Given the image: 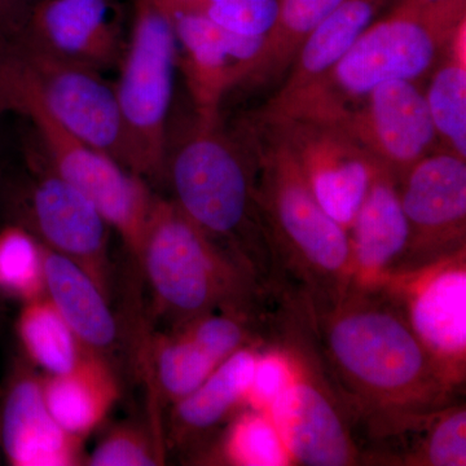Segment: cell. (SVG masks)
Instances as JSON below:
<instances>
[{
  "label": "cell",
  "instance_id": "obj_16",
  "mask_svg": "<svg viewBox=\"0 0 466 466\" xmlns=\"http://www.w3.org/2000/svg\"><path fill=\"white\" fill-rule=\"evenodd\" d=\"M0 451L12 466L86 465L85 441L52 416L42 375L23 355L12 364L0 403Z\"/></svg>",
  "mask_w": 466,
  "mask_h": 466
},
{
  "label": "cell",
  "instance_id": "obj_9",
  "mask_svg": "<svg viewBox=\"0 0 466 466\" xmlns=\"http://www.w3.org/2000/svg\"><path fill=\"white\" fill-rule=\"evenodd\" d=\"M8 196L11 223L24 227L43 247L72 260L110 299L109 229L94 202L46 162Z\"/></svg>",
  "mask_w": 466,
  "mask_h": 466
},
{
  "label": "cell",
  "instance_id": "obj_7",
  "mask_svg": "<svg viewBox=\"0 0 466 466\" xmlns=\"http://www.w3.org/2000/svg\"><path fill=\"white\" fill-rule=\"evenodd\" d=\"M3 112L17 113L32 122L45 148L48 167L94 202L137 262L155 195L143 177L92 148L51 115L7 45L0 39Z\"/></svg>",
  "mask_w": 466,
  "mask_h": 466
},
{
  "label": "cell",
  "instance_id": "obj_24",
  "mask_svg": "<svg viewBox=\"0 0 466 466\" xmlns=\"http://www.w3.org/2000/svg\"><path fill=\"white\" fill-rule=\"evenodd\" d=\"M16 333L23 357L45 375L69 372L87 351L47 297L24 303Z\"/></svg>",
  "mask_w": 466,
  "mask_h": 466
},
{
  "label": "cell",
  "instance_id": "obj_4",
  "mask_svg": "<svg viewBox=\"0 0 466 466\" xmlns=\"http://www.w3.org/2000/svg\"><path fill=\"white\" fill-rule=\"evenodd\" d=\"M173 201L267 296L283 290L256 196V171L236 135L195 122L167 152L164 180Z\"/></svg>",
  "mask_w": 466,
  "mask_h": 466
},
{
  "label": "cell",
  "instance_id": "obj_19",
  "mask_svg": "<svg viewBox=\"0 0 466 466\" xmlns=\"http://www.w3.org/2000/svg\"><path fill=\"white\" fill-rule=\"evenodd\" d=\"M259 348L249 346L226 359L204 382L171 406L167 443L198 453L247 407Z\"/></svg>",
  "mask_w": 466,
  "mask_h": 466
},
{
  "label": "cell",
  "instance_id": "obj_22",
  "mask_svg": "<svg viewBox=\"0 0 466 466\" xmlns=\"http://www.w3.org/2000/svg\"><path fill=\"white\" fill-rule=\"evenodd\" d=\"M361 465L465 466V401L435 410L367 447Z\"/></svg>",
  "mask_w": 466,
  "mask_h": 466
},
{
  "label": "cell",
  "instance_id": "obj_37",
  "mask_svg": "<svg viewBox=\"0 0 466 466\" xmlns=\"http://www.w3.org/2000/svg\"><path fill=\"white\" fill-rule=\"evenodd\" d=\"M0 453H2V451H0Z\"/></svg>",
  "mask_w": 466,
  "mask_h": 466
},
{
  "label": "cell",
  "instance_id": "obj_11",
  "mask_svg": "<svg viewBox=\"0 0 466 466\" xmlns=\"http://www.w3.org/2000/svg\"><path fill=\"white\" fill-rule=\"evenodd\" d=\"M3 41L51 115L70 133L128 170L115 87L100 72L55 56L18 35Z\"/></svg>",
  "mask_w": 466,
  "mask_h": 466
},
{
  "label": "cell",
  "instance_id": "obj_21",
  "mask_svg": "<svg viewBox=\"0 0 466 466\" xmlns=\"http://www.w3.org/2000/svg\"><path fill=\"white\" fill-rule=\"evenodd\" d=\"M42 391L58 424L85 441L106 421L121 397V385L112 359L87 350L69 372L43 375Z\"/></svg>",
  "mask_w": 466,
  "mask_h": 466
},
{
  "label": "cell",
  "instance_id": "obj_32",
  "mask_svg": "<svg viewBox=\"0 0 466 466\" xmlns=\"http://www.w3.org/2000/svg\"><path fill=\"white\" fill-rule=\"evenodd\" d=\"M290 367L284 352L272 343L260 346L253 368L247 406L268 412L290 382Z\"/></svg>",
  "mask_w": 466,
  "mask_h": 466
},
{
  "label": "cell",
  "instance_id": "obj_28",
  "mask_svg": "<svg viewBox=\"0 0 466 466\" xmlns=\"http://www.w3.org/2000/svg\"><path fill=\"white\" fill-rule=\"evenodd\" d=\"M150 366L159 397L173 406L198 389L219 364L188 336L168 329L152 337Z\"/></svg>",
  "mask_w": 466,
  "mask_h": 466
},
{
  "label": "cell",
  "instance_id": "obj_13",
  "mask_svg": "<svg viewBox=\"0 0 466 466\" xmlns=\"http://www.w3.org/2000/svg\"><path fill=\"white\" fill-rule=\"evenodd\" d=\"M410 247L400 269L417 268L466 249V159L435 149L401 175Z\"/></svg>",
  "mask_w": 466,
  "mask_h": 466
},
{
  "label": "cell",
  "instance_id": "obj_6",
  "mask_svg": "<svg viewBox=\"0 0 466 466\" xmlns=\"http://www.w3.org/2000/svg\"><path fill=\"white\" fill-rule=\"evenodd\" d=\"M137 265L168 329L219 309L258 311L269 297L173 200L156 195Z\"/></svg>",
  "mask_w": 466,
  "mask_h": 466
},
{
  "label": "cell",
  "instance_id": "obj_33",
  "mask_svg": "<svg viewBox=\"0 0 466 466\" xmlns=\"http://www.w3.org/2000/svg\"><path fill=\"white\" fill-rule=\"evenodd\" d=\"M38 0H0V39L16 35Z\"/></svg>",
  "mask_w": 466,
  "mask_h": 466
},
{
  "label": "cell",
  "instance_id": "obj_30",
  "mask_svg": "<svg viewBox=\"0 0 466 466\" xmlns=\"http://www.w3.org/2000/svg\"><path fill=\"white\" fill-rule=\"evenodd\" d=\"M164 441L152 429L135 421L122 422L110 429L97 443L86 465L153 466L165 461Z\"/></svg>",
  "mask_w": 466,
  "mask_h": 466
},
{
  "label": "cell",
  "instance_id": "obj_5",
  "mask_svg": "<svg viewBox=\"0 0 466 466\" xmlns=\"http://www.w3.org/2000/svg\"><path fill=\"white\" fill-rule=\"evenodd\" d=\"M265 343L284 352L290 382L268 415L296 465H361L354 424L319 343L308 299L285 290L269 299ZM263 343V345H265Z\"/></svg>",
  "mask_w": 466,
  "mask_h": 466
},
{
  "label": "cell",
  "instance_id": "obj_2",
  "mask_svg": "<svg viewBox=\"0 0 466 466\" xmlns=\"http://www.w3.org/2000/svg\"><path fill=\"white\" fill-rule=\"evenodd\" d=\"M236 137L249 152L256 196L283 290L312 308L336 303L351 281L349 232L325 213L283 137L257 113Z\"/></svg>",
  "mask_w": 466,
  "mask_h": 466
},
{
  "label": "cell",
  "instance_id": "obj_10",
  "mask_svg": "<svg viewBox=\"0 0 466 466\" xmlns=\"http://www.w3.org/2000/svg\"><path fill=\"white\" fill-rule=\"evenodd\" d=\"M380 291L459 388L466 381V249L385 276Z\"/></svg>",
  "mask_w": 466,
  "mask_h": 466
},
{
  "label": "cell",
  "instance_id": "obj_36",
  "mask_svg": "<svg viewBox=\"0 0 466 466\" xmlns=\"http://www.w3.org/2000/svg\"><path fill=\"white\" fill-rule=\"evenodd\" d=\"M395 2H397V0H395ZM413 2L431 3V2H440V0H413Z\"/></svg>",
  "mask_w": 466,
  "mask_h": 466
},
{
  "label": "cell",
  "instance_id": "obj_15",
  "mask_svg": "<svg viewBox=\"0 0 466 466\" xmlns=\"http://www.w3.org/2000/svg\"><path fill=\"white\" fill-rule=\"evenodd\" d=\"M167 15L173 24L177 45L182 47V70L196 121L218 124L223 97L244 84L266 36L228 32L198 12L174 11Z\"/></svg>",
  "mask_w": 466,
  "mask_h": 466
},
{
  "label": "cell",
  "instance_id": "obj_34",
  "mask_svg": "<svg viewBox=\"0 0 466 466\" xmlns=\"http://www.w3.org/2000/svg\"><path fill=\"white\" fill-rule=\"evenodd\" d=\"M219 2H222V0H182V2L171 5V7L162 9H164L167 14L174 11L201 12L204 11L205 8L208 7V5Z\"/></svg>",
  "mask_w": 466,
  "mask_h": 466
},
{
  "label": "cell",
  "instance_id": "obj_29",
  "mask_svg": "<svg viewBox=\"0 0 466 466\" xmlns=\"http://www.w3.org/2000/svg\"><path fill=\"white\" fill-rule=\"evenodd\" d=\"M0 296L21 305L46 297L42 244L16 223L0 229Z\"/></svg>",
  "mask_w": 466,
  "mask_h": 466
},
{
  "label": "cell",
  "instance_id": "obj_35",
  "mask_svg": "<svg viewBox=\"0 0 466 466\" xmlns=\"http://www.w3.org/2000/svg\"><path fill=\"white\" fill-rule=\"evenodd\" d=\"M156 3L161 8L171 7V5H177V3L182 2V0H155Z\"/></svg>",
  "mask_w": 466,
  "mask_h": 466
},
{
  "label": "cell",
  "instance_id": "obj_8",
  "mask_svg": "<svg viewBox=\"0 0 466 466\" xmlns=\"http://www.w3.org/2000/svg\"><path fill=\"white\" fill-rule=\"evenodd\" d=\"M177 45L173 24L155 0H135L130 39L115 86L128 152V170L164 180L168 112Z\"/></svg>",
  "mask_w": 466,
  "mask_h": 466
},
{
  "label": "cell",
  "instance_id": "obj_27",
  "mask_svg": "<svg viewBox=\"0 0 466 466\" xmlns=\"http://www.w3.org/2000/svg\"><path fill=\"white\" fill-rule=\"evenodd\" d=\"M434 69L425 99L438 140L466 159V24Z\"/></svg>",
  "mask_w": 466,
  "mask_h": 466
},
{
  "label": "cell",
  "instance_id": "obj_14",
  "mask_svg": "<svg viewBox=\"0 0 466 466\" xmlns=\"http://www.w3.org/2000/svg\"><path fill=\"white\" fill-rule=\"evenodd\" d=\"M339 126L398 179L440 142L425 92L413 81L377 86Z\"/></svg>",
  "mask_w": 466,
  "mask_h": 466
},
{
  "label": "cell",
  "instance_id": "obj_18",
  "mask_svg": "<svg viewBox=\"0 0 466 466\" xmlns=\"http://www.w3.org/2000/svg\"><path fill=\"white\" fill-rule=\"evenodd\" d=\"M398 182L391 171L380 168L350 227L349 289L372 290L406 258L410 226L401 208Z\"/></svg>",
  "mask_w": 466,
  "mask_h": 466
},
{
  "label": "cell",
  "instance_id": "obj_26",
  "mask_svg": "<svg viewBox=\"0 0 466 466\" xmlns=\"http://www.w3.org/2000/svg\"><path fill=\"white\" fill-rule=\"evenodd\" d=\"M205 464L231 466L294 465L289 451L268 412L242 408L218 434L214 444L202 451ZM198 455V456H200ZM200 462V464H201Z\"/></svg>",
  "mask_w": 466,
  "mask_h": 466
},
{
  "label": "cell",
  "instance_id": "obj_23",
  "mask_svg": "<svg viewBox=\"0 0 466 466\" xmlns=\"http://www.w3.org/2000/svg\"><path fill=\"white\" fill-rule=\"evenodd\" d=\"M395 0H342L300 45L288 78L271 99H285L332 69L377 16Z\"/></svg>",
  "mask_w": 466,
  "mask_h": 466
},
{
  "label": "cell",
  "instance_id": "obj_1",
  "mask_svg": "<svg viewBox=\"0 0 466 466\" xmlns=\"http://www.w3.org/2000/svg\"><path fill=\"white\" fill-rule=\"evenodd\" d=\"M309 306L361 455L370 444L461 400L464 389L451 381L380 291L349 289L333 305Z\"/></svg>",
  "mask_w": 466,
  "mask_h": 466
},
{
  "label": "cell",
  "instance_id": "obj_20",
  "mask_svg": "<svg viewBox=\"0 0 466 466\" xmlns=\"http://www.w3.org/2000/svg\"><path fill=\"white\" fill-rule=\"evenodd\" d=\"M42 249L46 297L88 351L112 359L121 333L110 299L81 267L43 245Z\"/></svg>",
  "mask_w": 466,
  "mask_h": 466
},
{
  "label": "cell",
  "instance_id": "obj_17",
  "mask_svg": "<svg viewBox=\"0 0 466 466\" xmlns=\"http://www.w3.org/2000/svg\"><path fill=\"white\" fill-rule=\"evenodd\" d=\"M16 35L97 72L119 66L126 46L110 0H38Z\"/></svg>",
  "mask_w": 466,
  "mask_h": 466
},
{
  "label": "cell",
  "instance_id": "obj_12",
  "mask_svg": "<svg viewBox=\"0 0 466 466\" xmlns=\"http://www.w3.org/2000/svg\"><path fill=\"white\" fill-rule=\"evenodd\" d=\"M256 113L288 144L325 213L349 232L381 165L341 126Z\"/></svg>",
  "mask_w": 466,
  "mask_h": 466
},
{
  "label": "cell",
  "instance_id": "obj_3",
  "mask_svg": "<svg viewBox=\"0 0 466 466\" xmlns=\"http://www.w3.org/2000/svg\"><path fill=\"white\" fill-rule=\"evenodd\" d=\"M465 24L466 0H397L332 69L285 99H269L260 110L339 125L377 86L417 82L431 72Z\"/></svg>",
  "mask_w": 466,
  "mask_h": 466
},
{
  "label": "cell",
  "instance_id": "obj_25",
  "mask_svg": "<svg viewBox=\"0 0 466 466\" xmlns=\"http://www.w3.org/2000/svg\"><path fill=\"white\" fill-rule=\"evenodd\" d=\"M342 0H280V12L267 34L258 56L251 64L244 85L262 86L280 81L289 72L306 36Z\"/></svg>",
  "mask_w": 466,
  "mask_h": 466
},
{
  "label": "cell",
  "instance_id": "obj_31",
  "mask_svg": "<svg viewBox=\"0 0 466 466\" xmlns=\"http://www.w3.org/2000/svg\"><path fill=\"white\" fill-rule=\"evenodd\" d=\"M280 12V0H222L198 14L235 34L262 36L271 32Z\"/></svg>",
  "mask_w": 466,
  "mask_h": 466
}]
</instances>
